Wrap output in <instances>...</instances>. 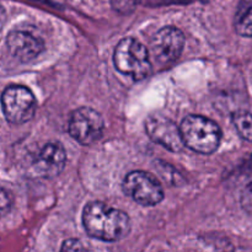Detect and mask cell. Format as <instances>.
I'll use <instances>...</instances> for the list:
<instances>
[{"label":"cell","mask_w":252,"mask_h":252,"mask_svg":"<svg viewBox=\"0 0 252 252\" xmlns=\"http://www.w3.org/2000/svg\"><path fill=\"white\" fill-rule=\"evenodd\" d=\"M83 225L89 236L105 243H116L130 233V219L123 211L102 202H91L83 211Z\"/></svg>","instance_id":"obj_1"},{"label":"cell","mask_w":252,"mask_h":252,"mask_svg":"<svg viewBox=\"0 0 252 252\" xmlns=\"http://www.w3.org/2000/svg\"><path fill=\"white\" fill-rule=\"evenodd\" d=\"M180 128L185 144L193 152L198 154L211 155L219 148L221 130L211 118L198 115L187 116L182 121Z\"/></svg>","instance_id":"obj_2"},{"label":"cell","mask_w":252,"mask_h":252,"mask_svg":"<svg viewBox=\"0 0 252 252\" xmlns=\"http://www.w3.org/2000/svg\"><path fill=\"white\" fill-rule=\"evenodd\" d=\"M113 63L120 73L140 81L152 74L149 53L144 44L133 37L118 42L113 53Z\"/></svg>","instance_id":"obj_3"},{"label":"cell","mask_w":252,"mask_h":252,"mask_svg":"<svg viewBox=\"0 0 252 252\" xmlns=\"http://www.w3.org/2000/svg\"><path fill=\"white\" fill-rule=\"evenodd\" d=\"M2 112L11 125H24L33 118L36 98L30 89L21 85H10L1 96Z\"/></svg>","instance_id":"obj_4"},{"label":"cell","mask_w":252,"mask_h":252,"mask_svg":"<svg viewBox=\"0 0 252 252\" xmlns=\"http://www.w3.org/2000/svg\"><path fill=\"white\" fill-rule=\"evenodd\" d=\"M123 192L140 206H157L164 199V189L155 176L145 171H132L123 181Z\"/></svg>","instance_id":"obj_5"},{"label":"cell","mask_w":252,"mask_h":252,"mask_svg":"<svg viewBox=\"0 0 252 252\" xmlns=\"http://www.w3.org/2000/svg\"><path fill=\"white\" fill-rule=\"evenodd\" d=\"M103 127L102 116L90 107L76 108L68 121L69 134L83 145H91L101 139Z\"/></svg>","instance_id":"obj_6"},{"label":"cell","mask_w":252,"mask_h":252,"mask_svg":"<svg viewBox=\"0 0 252 252\" xmlns=\"http://www.w3.org/2000/svg\"><path fill=\"white\" fill-rule=\"evenodd\" d=\"M145 130L150 139L172 153H180L186 147L181 128L162 115H153L145 121Z\"/></svg>","instance_id":"obj_7"},{"label":"cell","mask_w":252,"mask_h":252,"mask_svg":"<svg viewBox=\"0 0 252 252\" xmlns=\"http://www.w3.org/2000/svg\"><path fill=\"white\" fill-rule=\"evenodd\" d=\"M185 34L174 26L162 27L152 39V51L157 62L169 65L180 58L185 47Z\"/></svg>","instance_id":"obj_8"},{"label":"cell","mask_w":252,"mask_h":252,"mask_svg":"<svg viewBox=\"0 0 252 252\" xmlns=\"http://www.w3.org/2000/svg\"><path fill=\"white\" fill-rule=\"evenodd\" d=\"M6 44L10 54L22 63L34 59L44 49V42L41 37L24 30L10 32L7 34Z\"/></svg>","instance_id":"obj_9"},{"label":"cell","mask_w":252,"mask_h":252,"mask_svg":"<svg viewBox=\"0 0 252 252\" xmlns=\"http://www.w3.org/2000/svg\"><path fill=\"white\" fill-rule=\"evenodd\" d=\"M66 162V153L61 143H47L33 160V169L39 176L52 179L63 171Z\"/></svg>","instance_id":"obj_10"},{"label":"cell","mask_w":252,"mask_h":252,"mask_svg":"<svg viewBox=\"0 0 252 252\" xmlns=\"http://www.w3.org/2000/svg\"><path fill=\"white\" fill-rule=\"evenodd\" d=\"M236 33L243 37H252V0H240L234 17Z\"/></svg>","instance_id":"obj_11"},{"label":"cell","mask_w":252,"mask_h":252,"mask_svg":"<svg viewBox=\"0 0 252 252\" xmlns=\"http://www.w3.org/2000/svg\"><path fill=\"white\" fill-rule=\"evenodd\" d=\"M233 123L243 139L252 143V115L246 111H238L233 115Z\"/></svg>","instance_id":"obj_12"},{"label":"cell","mask_w":252,"mask_h":252,"mask_svg":"<svg viewBox=\"0 0 252 252\" xmlns=\"http://www.w3.org/2000/svg\"><path fill=\"white\" fill-rule=\"evenodd\" d=\"M140 0H111V5L118 14L128 15L135 10Z\"/></svg>","instance_id":"obj_13"},{"label":"cell","mask_w":252,"mask_h":252,"mask_svg":"<svg viewBox=\"0 0 252 252\" xmlns=\"http://www.w3.org/2000/svg\"><path fill=\"white\" fill-rule=\"evenodd\" d=\"M240 202L244 211H245L249 216L252 217V182L244 189L243 193H241Z\"/></svg>","instance_id":"obj_14"},{"label":"cell","mask_w":252,"mask_h":252,"mask_svg":"<svg viewBox=\"0 0 252 252\" xmlns=\"http://www.w3.org/2000/svg\"><path fill=\"white\" fill-rule=\"evenodd\" d=\"M83 245H81V241L79 240H66L65 243L63 244L62 246V250L65 251V250H83Z\"/></svg>","instance_id":"obj_15"}]
</instances>
